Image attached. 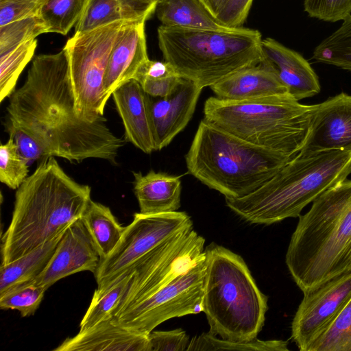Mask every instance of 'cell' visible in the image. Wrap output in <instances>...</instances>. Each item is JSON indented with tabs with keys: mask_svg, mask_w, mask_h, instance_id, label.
I'll list each match as a JSON object with an SVG mask.
<instances>
[{
	"mask_svg": "<svg viewBox=\"0 0 351 351\" xmlns=\"http://www.w3.org/2000/svg\"><path fill=\"white\" fill-rule=\"evenodd\" d=\"M5 131L28 165L49 157L115 164L125 141L106 119L89 121L76 110L67 52L35 57L23 84L9 97Z\"/></svg>",
	"mask_w": 351,
	"mask_h": 351,
	"instance_id": "cell-1",
	"label": "cell"
},
{
	"mask_svg": "<svg viewBox=\"0 0 351 351\" xmlns=\"http://www.w3.org/2000/svg\"><path fill=\"white\" fill-rule=\"evenodd\" d=\"M91 189L71 178L55 157L45 158L16 189L10 223L1 237V264L62 234L80 219Z\"/></svg>",
	"mask_w": 351,
	"mask_h": 351,
	"instance_id": "cell-2",
	"label": "cell"
},
{
	"mask_svg": "<svg viewBox=\"0 0 351 351\" xmlns=\"http://www.w3.org/2000/svg\"><path fill=\"white\" fill-rule=\"evenodd\" d=\"M285 263L302 293L351 271L350 180L324 192L299 217Z\"/></svg>",
	"mask_w": 351,
	"mask_h": 351,
	"instance_id": "cell-3",
	"label": "cell"
},
{
	"mask_svg": "<svg viewBox=\"0 0 351 351\" xmlns=\"http://www.w3.org/2000/svg\"><path fill=\"white\" fill-rule=\"evenodd\" d=\"M351 174V152H300L253 193L225 198L226 206L251 223L271 225L299 217L324 192Z\"/></svg>",
	"mask_w": 351,
	"mask_h": 351,
	"instance_id": "cell-4",
	"label": "cell"
},
{
	"mask_svg": "<svg viewBox=\"0 0 351 351\" xmlns=\"http://www.w3.org/2000/svg\"><path fill=\"white\" fill-rule=\"evenodd\" d=\"M291 158L201 120L185 156L188 172L225 198H241L263 185Z\"/></svg>",
	"mask_w": 351,
	"mask_h": 351,
	"instance_id": "cell-5",
	"label": "cell"
},
{
	"mask_svg": "<svg viewBox=\"0 0 351 351\" xmlns=\"http://www.w3.org/2000/svg\"><path fill=\"white\" fill-rule=\"evenodd\" d=\"M158 46L178 75L204 88L263 60L261 33L234 27L220 30L160 25Z\"/></svg>",
	"mask_w": 351,
	"mask_h": 351,
	"instance_id": "cell-6",
	"label": "cell"
},
{
	"mask_svg": "<svg viewBox=\"0 0 351 351\" xmlns=\"http://www.w3.org/2000/svg\"><path fill=\"white\" fill-rule=\"evenodd\" d=\"M204 252L203 312L209 332L232 341L256 339L265 323L267 296L241 256L214 243Z\"/></svg>",
	"mask_w": 351,
	"mask_h": 351,
	"instance_id": "cell-7",
	"label": "cell"
},
{
	"mask_svg": "<svg viewBox=\"0 0 351 351\" xmlns=\"http://www.w3.org/2000/svg\"><path fill=\"white\" fill-rule=\"evenodd\" d=\"M315 105H304L290 95L231 101L210 97L204 119L236 136L292 159L306 141Z\"/></svg>",
	"mask_w": 351,
	"mask_h": 351,
	"instance_id": "cell-8",
	"label": "cell"
},
{
	"mask_svg": "<svg viewBox=\"0 0 351 351\" xmlns=\"http://www.w3.org/2000/svg\"><path fill=\"white\" fill-rule=\"evenodd\" d=\"M131 21H118L74 34L64 48L78 114L89 121L106 119L108 101L104 82L110 56L121 29Z\"/></svg>",
	"mask_w": 351,
	"mask_h": 351,
	"instance_id": "cell-9",
	"label": "cell"
},
{
	"mask_svg": "<svg viewBox=\"0 0 351 351\" xmlns=\"http://www.w3.org/2000/svg\"><path fill=\"white\" fill-rule=\"evenodd\" d=\"M206 269L204 252L187 271L148 298L116 313L113 319L124 328L147 335L166 320L203 312Z\"/></svg>",
	"mask_w": 351,
	"mask_h": 351,
	"instance_id": "cell-10",
	"label": "cell"
},
{
	"mask_svg": "<svg viewBox=\"0 0 351 351\" xmlns=\"http://www.w3.org/2000/svg\"><path fill=\"white\" fill-rule=\"evenodd\" d=\"M191 226V217L185 212L134 213L117 245L101 260L94 274L97 288L93 294L103 293L137 260L172 235Z\"/></svg>",
	"mask_w": 351,
	"mask_h": 351,
	"instance_id": "cell-11",
	"label": "cell"
},
{
	"mask_svg": "<svg viewBox=\"0 0 351 351\" xmlns=\"http://www.w3.org/2000/svg\"><path fill=\"white\" fill-rule=\"evenodd\" d=\"M303 294L291 323V338L300 350L308 351L351 299V271Z\"/></svg>",
	"mask_w": 351,
	"mask_h": 351,
	"instance_id": "cell-12",
	"label": "cell"
},
{
	"mask_svg": "<svg viewBox=\"0 0 351 351\" xmlns=\"http://www.w3.org/2000/svg\"><path fill=\"white\" fill-rule=\"evenodd\" d=\"M101 261L81 217L66 229L47 266L32 282L47 290L57 281L75 273L89 271L95 274Z\"/></svg>",
	"mask_w": 351,
	"mask_h": 351,
	"instance_id": "cell-13",
	"label": "cell"
},
{
	"mask_svg": "<svg viewBox=\"0 0 351 351\" xmlns=\"http://www.w3.org/2000/svg\"><path fill=\"white\" fill-rule=\"evenodd\" d=\"M194 82L181 78L165 97L147 95V106L155 151L167 147L191 119L202 90Z\"/></svg>",
	"mask_w": 351,
	"mask_h": 351,
	"instance_id": "cell-14",
	"label": "cell"
},
{
	"mask_svg": "<svg viewBox=\"0 0 351 351\" xmlns=\"http://www.w3.org/2000/svg\"><path fill=\"white\" fill-rule=\"evenodd\" d=\"M351 152V95L341 93L316 104L302 153Z\"/></svg>",
	"mask_w": 351,
	"mask_h": 351,
	"instance_id": "cell-15",
	"label": "cell"
},
{
	"mask_svg": "<svg viewBox=\"0 0 351 351\" xmlns=\"http://www.w3.org/2000/svg\"><path fill=\"white\" fill-rule=\"evenodd\" d=\"M261 49V62L276 74L294 99L300 101L320 92L318 76L301 54L271 38L262 39Z\"/></svg>",
	"mask_w": 351,
	"mask_h": 351,
	"instance_id": "cell-16",
	"label": "cell"
},
{
	"mask_svg": "<svg viewBox=\"0 0 351 351\" xmlns=\"http://www.w3.org/2000/svg\"><path fill=\"white\" fill-rule=\"evenodd\" d=\"M145 21L129 22L118 35L110 56L104 82L108 100L117 88L134 79L140 67L149 60Z\"/></svg>",
	"mask_w": 351,
	"mask_h": 351,
	"instance_id": "cell-17",
	"label": "cell"
},
{
	"mask_svg": "<svg viewBox=\"0 0 351 351\" xmlns=\"http://www.w3.org/2000/svg\"><path fill=\"white\" fill-rule=\"evenodd\" d=\"M53 351H150L148 335L118 324L112 317L66 339Z\"/></svg>",
	"mask_w": 351,
	"mask_h": 351,
	"instance_id": "cell-18",
	"label": "cell"
},
{
	"mask_svg": "<svg viewBox=\"0 0 351 351\" xmlns=\"http://www.w3.org/2000/svg\"><path fill=\"white\" fill-rule=\"evenodd\" d=\"M125 131V140L145 154L155 151L147 95L141 84L132 79L112 94Z\"/></svg>",
	"mask_w": 351,
	"mask_h": 351,
	"instance_id": "cell-19",
	"label": "cell"
},
{
	"mask_svg": "<svg viewBox=\"0 0 351 351\" xmlns=\"http://www.w3.org/2000/svg\"><path fill=\"white\" fill-rule=\"evenodd\" d=\"M210 88L218 99L231 101L289 95L276 74L262 62L237 71Z\"/></svg>",
	"mask_w": 351,
	"mask_h": 351,
	"instance_id": "cell-20",
	"label": "cell"
},
{
	"mask_svg": "<svg viewBox=\"0 0 351 351\" xmlns=\"http://www.w3.org/2000/svg\"><path fill=\"white\" fill-rule=\"evenodd\" d=\"M159 0H87L75 25V34L118 21H147L155 13Z\"/></svg>",
	"mask_w": 351,
	"mask_h": 351,
	"instance_id": "cell-21",
	"label": "cell"
},
{
	"mask_svg": "<svg viewBox=\"0 0 351 351\" xmlns=\"http://www.w3.org/2000/svg\"><path fill=\"white\" fill-rule=\"evenodd\" d=\"M134 192L140 213L160 214L177 211L180 207V176L149 171L146 175L134 172Z\"/></svg>",
	"mask_w": 351,
	"mask_h": 351,
	"instance_id": "cell-22",
	"label": "cell"
},
{
	"mask_svg": "<svg viewBox=\"0 0 351 351\" xmlns=\"http://www.w3.org/2000/svg\"><path fill=\"white\" fill-rule=\"evenodd\" d=\"M155 13L162 25L185 29L226 30L199 0H159Z\"/></svg>",
	"mask_w": 351,
	"mask_h": 351,
	"instance_id": "cell-23",
	"label": "cell"
},
{
	"mask_svg": "<svg viewBox=\"0 0 351 351\" xmlns=\"http://www.w3.org/2000/svg\"><path fill=\"white\" fill-rule=\"evenodd\" d=\"M62 234L0 268V295L11 287L39 276L53 256Z\"/></svg>",
	"mask_w": 351,
	"mask_h": 351,
	"instance_id": "cell-24",
	"label": "cell"
},
{
	"mask_svg": "<svg viewBox=\"0 0 351 351\" xmlns=\"http://www.w3.org/2000/svg\"><path fill=\"white\" fill-rule=\"evenodd\" d=\"M82 219L99 252L101 260L104 259L119 243L125 227L121 226L108 206L92 199Z\"/></svg>",
	"mask_w": 351,
	"mask_h": 351,
	"instance_id": "cell-25",
	"label": "cell"
},
{
	"mask_svg": "<svg viewBox=\"0 0 351 351\" xmlns=\"http://www.w3.org/2000/svg\"><path fill=\"white\" fill-rule=\"evenodd\" d=\"M312 58L316 62L351 71V15L315 48Z\"/></svg>",
	"mask_w": 351,
	"mask_h": 351,
	"instance_id": "cell-26",
	"label": "cell"
},
{
	"mask_svg": "<svg viewBox=\"0 0 351 351\" xmlns=\"http://www.w3.org/2000/svg\"><path fill=\"white\" fill-rule=\"evenodd\" d=\"M130 270L119 276L103 293L93 294L90 304L80 324V330H86L112 317L128 287Z\"/></svg>",
	"mask_w": 351,
	"mask_h": 351,
	"instance_id": "cell-27",
	"label": "cell"
},
{
	"mask_svg": "<svg viewBox=\"0 0 351 351\" xmlns=\"http://www.w3.org/2000/svg\"><path fill=\"white\" fill-rule=\"evenodd\" d=\"M87 0H43L39 16L47 33L66 35L76 25Z\"/></svg>",
	"mask_w": 351,
	"mask_h": 351,
	"instance_id": "cell-28",
	"label": "cell"
},
{
	"mask_svg": "<svg viewBox=\"0 0 351 351\" xmlns=\"http://www.w3.org/2000/svg\"><path fill=\"white\" fill-rule=\"evenodd\" d=\"M288 341L283 340L261 341L256 339L249 341H232L219 339L210 333H202L193 337L186 351H287Z\"/></svg>",
	"mask_w": 351,
	"mask_h": 351,
	"instance_id": "cell-29",
	"label": "cell"
},
{
	"mask_svg": "<svg viewBox=\"0 0 351 351\" xmlns=\"http://www.w3.org/2000/svg\"><path fill=\"white\" fill-rule=\"evenodd\" d=\"M36 47L37 40L33 39L0 57V102L15 90L19 77L32 59Z\"/></svg>",
	"mask_w": 351,
	"mask_h": 351,
	"instance_id": "cell-30",
	"label": "cell"
},
{
	"mask_svg": "<svg viewBox=\"0 0 351 351\" xmlns=\"http://www.w3.org/2000/svg\"><path fill=\"white\" fill-rule=\"evenodd\" d=\"M44 33H47V29L39 16L0 26V57Z\"/></svg>",
	"mask_w": 351,
	"mask_h": 351,
	"instance_id": "cell-31",
	"label": "cell"
},
{
	"mask_svg": "<svg viewBox=\"0 0 351 351\" xmlns=\"http://www.w3.org/2000/svg\"><path fill=\"white\" fill-rule=\"evenodd\" d=\"M46 291L32 281L15 285L0 295V308L17 310L21 317H29L39 308Z\"/></svg>",
	"mask_w": 351,
	"mask_h": 351,
	"instance_id": "cell-32",
	"label": "cell"
},
{
	"mask_svg": "<svg viewBox=\"0 0 351 351\" xmlns=\"http://www.w3.org/2000/svg\"><path fill=\"white\" fill-rule=\"evenodd\" d=\"M308 351H351V299L329 329Z\"/></svg>",
	"mask_w": 351,
	"mask_h": 351,
	"instance_id": "cell-33",
	"label": "cell"
},
{
	"mask_svg": "<svg viewBox=\"0 0 351 351\" xmlns=\"http://www.w3.org/2000/svg\"><path fill=\"white\" fill-rule=\"evenodd\" d=\"M29 165L20 154L12 138L0 146V181L16 190L28 177Z\"/></svg>",
	"mask_w": 351,
	"mask_h": 351,
	"instance_id": "cell-34",
	"label": "cell"
},
{
	"mask_svg": "<svg viewBox=\"0 0 351 351\" xmlns=\"http://www.w3.org/2000/svg\"><path fill=\"white\" fill-rule=\"evenodd\" d=\"M304 9L312 18L327 22L343 21L351 15V0H304Z\"/></svg>",
	"mask_w": 351,
	"mask_h": 351,
	"instance_id": "cell-35",
	"label": "cell"
},
{
	"mask_svg": "<svg viewBox=\"0 0 351 351\" xmlns=\"http://www.w3.org/2000/svg\"><path fill=\"white\" fill-rule=\"evenodd\" d=\"M43 0H0V26L39 16Z\"/></svg>",
	"mask_w": 351,
	"mask_h": 351,
	"instance_id": "cell-36",
	"label": "cell"
},
{
	"mask_svg": "<svg viewBox=\"0 0 351 351\" xmlns=\"http://www.w3.org/2000/svg\"><path fill=\"white\" fill-rule=\"evenodd\" d=\"M148 339L150 351H186L190 342L186 332L180 328L152 330L148 334Z\"/></svg>",
	"mask_w": 351,
	"mask_h": 351,
	"instance_id": "cell-37",
	"label": "cell"
},
{
	"mask_svg": "<svg viewBox=\"0 0 351 351\" xmlns=\"http://www.w3.org/2000/svg\"><path fill=\"white\" fill-rule=\"evenodd\" d=\"M254 0H229L216 19L230 27H243Z\"/></svg>",
	"mask_w": 351,
	"mask_h": 351,
	"instance_id": "cell-38",
	"label": "cell"
},
{
	"mask_svg": "<svg viewBox=\"0 0 351 351\" xmlns=\"http://www.w3.org/2000/svg\"><path fill=\"white\" fill-rule=\"evenodd\" d=\"M181 78L178 75H175L159 79H142L137 82L147 95L165 97L176 88Z\"/></svg>",
	"mask_w": 351,
	"mask_h": 351,
	"instance_id": "cell-39",
	"label": "cell"
},
{
	"mask_svg": "<svg viewBox=\"0 0 351 351\" xmlns=\"http://www.w3.org/2000/svg\"><path fill=\"white\" fill-rule=\"evenodd\" d=\"M215 16L222 10L229 0H199Z\"/></svg>",
	"mask_w": 351,
	"mask_h": 351,
	"instance_id": "cell-40",
	"label": "cell"
}]
</instances>
